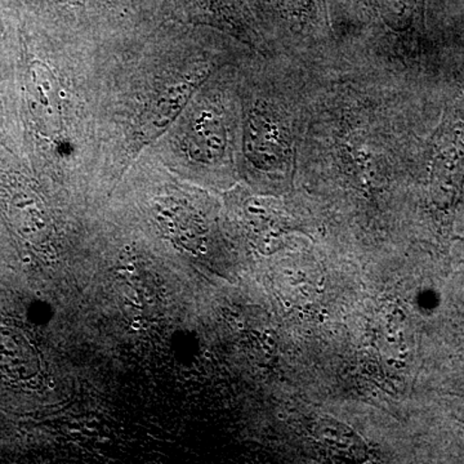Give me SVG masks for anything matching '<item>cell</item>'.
<instances>
[{"label":"cell","instance_id":"6da1fadb","mask_svg":"<svg viewBox=\"0 0 464 464\" xmlns=\"http://www.w3.org/2000/svg\"><path fill=\"white\" fill-rule=\"evenodd\" d=\"M335 34L369 32L387 42L418 84L464 67V20L453 0H329Z\"/></svg>","mask_w":464,"mask_h":464},{"label":"cell","instance_id":"7a4b0ae2","mask_svg":"<svg viewBox=\"0 0 464 464\" xmlns=\"http://www.w3.org/2000/svg\"><path fill=\"white\" fill-rule=\"evenodd\" d=\"M307 108L289 97L261 96L246 112L243 150L250 166L274 176H290L297 164Z\"/></svg>","mask_w":464,"mask_h":464},{"label":"cell","instance_id":"3957f363","mask_svg":"<svg viewBox=\"0 0 464 464\" xmlns=\"http://www.w3.org/2000/svg\"><path fill=\"white\" fill-rule=\"evenodd\" d=\"M266 23L293 48L316 50L337 36L329 0H250Z\"/></svg>","mask_w":464,"mask_h":464},{"label":"cell","instance_id":"277c9868","mask_svg":"<svg viewBox=\"0 0 464 464\" xmlns=\"http://www.w3.org/2000/svg\"><path fill=\"white\" fill-rule=\"evenodd\" d=\"M210 74V67L203 65L192 70L182 81L170 85L159 99L152 103L151 109L141 123L139 134V143L143 146L154 141L172 123L174 118L182 111L186 103L191 99L195 91L207 81Z\"/></svg>","mask_w":464,"mask_h":464},{"label":"cell","instance_id":"5b68a950","mask_svg":"<svg viewBox=\"0 0 464 464\" xmlns=\"http://www.w3.org/2000/svg\"><path fill=\"white\" fill-rule=\"evenodd\" d=\"M188 154L203 164H216L225 158L228 148L227 127L221 112L213 109H201L192 116L188 125Z\"/></svg>","mask_w":464,"mask_h":464},{"label":"cell","instance_id":"8992f818","mask_svg":"<svg viewBox=\"0 0 464 464\" xmlns=\"http://www.w3.org/2000/svg\"><path fill=\"white\" fill-rule=\"evenodd\" d=\"M42 374L38 351L23 333L0 326V375L16 384H27Z\"/></svg>","mask_w":464,"mask_h":464},{"label":"cell","instance_id":"52a82bcc","mask_svg":"<svg viewBox=\"0 0 464 464\" xmlns=\"http://www.w3.org/2000/svg\"><path fill=\"white\" fill-rule=\"evenodd\" d=\"M198 17L237 33L240 38H255L256 27L248 0H186Z\"/></svg>","mask_w":464,"mask_h":464},{"label":"cell","instance_id":"ba28073f","mask_svg":"<svg viewBox=\"0 0 464 464\" xmlns=\"http://www.w3.org/2000/svg\"><path fill=\"white\" fill-rule=\"evenodd\" d=\"M30 81L32 93L41 108L43 118L51 128L57 130L60 128L61 110L56 78L44 63H33L30 66Z\"/></svg>","mask_w":464,"mask_h":464},{"label":"cell","instance_id":"9c48e42d","mask_svg":"<svg viewBox=\"0 0 464 464\" xmlns=\"http://www.w3.org/2000/svg\"><path fill=\"white\" fill-rule=\"evenodd\" d=\"M315 435L324 447L347 459H360L365 453L362 439L348 427L333 420H320L315 426Z\"/></svg>","mask_w":464,"mask_h":464},{"label":"cell","instance_id":"30bf717a","mask_svg":"<svg viewBox=\"0 0 464 464\" xmlns=\"http://www.w3.org/2000/svg\"><path fill=\"white\" fill-rule=\"evenodd\" d=\"M159 221L168 234L186 248L194 249L203 239L204 230L199 221L181 208H163Z\"/></svg>","mask_w":464,"mask_h":464},{"label":"cell","instance_id":"8fae6325","mask_svg":"<svg viewBox=\"0 0 464 464\" xmlns=\"http://www.w3.org/2000/svg\"><path fill=\"white\" fill-rule=\"evenodd\" d=\"M12 217L18 230L29 237H41L44 232L45 221L41 207L30 198H17L12 203Z\"/></svg>","mask_w":464,"mask_h":464}]
</instances>
